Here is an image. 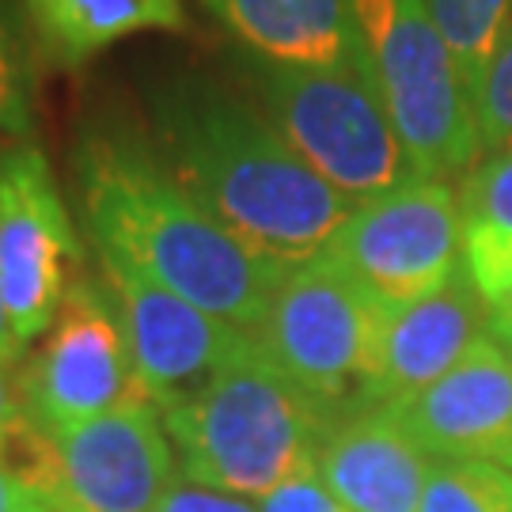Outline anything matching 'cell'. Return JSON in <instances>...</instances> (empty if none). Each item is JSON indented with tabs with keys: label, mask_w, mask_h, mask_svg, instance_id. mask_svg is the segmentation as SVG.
Returning <instances> with one entry per match:
<instances>
[{
	"label": "cell",
	"mask_w": 512,
	"mask_h": 512,
	"mask_svg": "<svg viewBox=\"0 0 512 512\" xmlns=\"http://www.w3.org/2000/svg\"><path fill=\"white\" fill-rule=\"evenodd\" d=\"M73 186L95 255L126 262L243 334L262 330L293 266L232 236L129 122L103 118L80 129Z\"/></svg>",
	"instance_id": "1"
},
{
	"label": "cell",
	"mask_w": 512,
	"mask_h": 512,
	"mask_svg": "<svg viewBox=\"0 0 512 512\" xmlns=\"http://www.w3.org/2000/svg\"><path fill=\"white\" fill-rule=\"evenodd\" d=\"M148 126L167 171L232 236L281 266L323 255L353 213L255 103L213 76L179 69L152 80Z\"/></svg>",
	"instance_id": "2"
},
{
	"label": "cell",
	"mask_w": 512,
	"mask_h": 512,
	"mask_svg": "<svg viewBox=\"0 0 512 512\" xmlns=\"http://www.w3.org/2000/svg\"><path fill=\"white\" fill-rule=\"evenodd\" d=\"M160 418L183 478L266 497L315 467L334 414L300 391L251 334L198 395L160 410Z\"/></svg>",
	"instance_id": "3"
},
{
	"label": "cell",
	"mask_w": 512,
	"mask_h": 512,
	"mask_svg": "<svg viewBox=\"0 0 512 512\" xmlns=\"http://www.w3.org/2000/svg\"><path fill=\"white\" fill-rule=\"evenodd\" d=\"M357 61L406 152L410 179L444 183L482 156L475 99L429 0H349Z\"/></svg>",
	"instance_id": "4"
},
{
	"label": "cell",
	"mask_w": 512,
	"mask_h": 512,
	"mask_svg": "<svg viewBox=\"0 0 512 512\" xmlns=\"http://www.w3.org/2000/svg\"><path fill=\"white\" fill-rule=\"evenodd\" d=\"M255 107L296 156L353 205L410 179L399 133L361 65H270L239 54Z\"/></svg>",
	"instance_id": "5"
},
{
	"label": "cell",
	"mask_w": 512,
	"mask_h": 512,
	"mask_svg": "<svg viewBox=\"0 0 512 512\" xmlns=\"http://www.w3.org/2000/svg\"><path fill=\"white\" fill-rule=\"evenodd\" d=\"M4 459L54 512H152L179 478L164 418L145 395L54 437L31 425Z\"/></svg>",
	"instance_id": "6"
},
{
	"label": "cell",
	"mask_w": 512,
	"mask_h": 512,
	"mask_svg": "<svg viewBox=\"0 0 512 512\" xmlns=\"http://www.w3.org/2000/svg\"><path fill=\"white\" fill-rule=\"evenodd\" d=\"M380 319L384 304H376L327 255H315L277 285L255 338L300 391L342 418L368 406Z\"/></svg>",
	"instance_id": "7"
},
{
	"label": "cell",
	"mask_w": 512,
	"mask_h": 512,
	"mask_svg": "<svg viewBox=\"0 0 512 512\" xmlns=\"http://www.w3.org/2000/svg\"><path fill=\"white\" fill-rule=\"evenodd\" d=\"M323 255L376 304L399 308L463 274V213L448 183L406 179L353 205Z\"/></svg>",
	"instance_id": "8"
},
{
	"label": "cell",
	"mask_w": 512,
	"mask_h": 512,
	"mask_svg": "<svg viewBox=\"0 0 512 512\" xmlns=\"http://www.w3.org/2000/svg\"><path fill=\"white\" fill-rule=\"evenodd\" d=\"M23 403L38 433L54 437L129 403L137 391L126 327L107 281L76 277L42 346L19 368Z\"/></svg>",
	"instance_id": "9"
},
{
	"label": "cell",
	"mask_w": 512,
	"mask_h": 512,
	"mask_svg": "<svg viewBox=\"0 0 512 512\" xmlns=\"http://www.w3.org/2000/svg\"><path fill=\"white\" fill-rule=\"evenodd\" d=\"M80 262L84 247L46 152L31 141L0 152V296L23 349L50 330Z\"/></svg>",
	"instance_id": "10"
},
{
	"label": "cell",
	"mask_w": 512,
	"mask_h": 512,
	"mask_svg": "<svg viewBox=\"0 0 512 512\" xmlns=\"http://www.w3.org/2000/svg\"><path fill=\"white\" fill-rule=\"evenodd\" d=\"M99 270L122 311L137 391L156 410L198 395L251 338L118 258H99Z\"/></svg>",
	"instance_id": "11"
},
{
	"label": "cell",
	"mask_w": 512,
	"mask_h": 512,
	"mask_svg": "<svg viewBox=\"0 0 512 512\" xmlns=\"http://www.w3.org/2000/svg\"><path fill=\"white\" fill-rule=\"evenodd\" d=\"M387 406L429 456L486 459L512 471V353L494 334L437 384Z\"/></svg>",
	"instance_id": "12"
},
{
	"label": "cell",
	"mask_w": 512,
	"mask_h": 512,
	"mask_svg": "<svg viewBox=\"0 0 512 512\" xmlns=\"http://www.w3.org/2000/svg\"><path fill=\"white\" fill-rule=\"evenodd\" d=\"M490 334V304L467 270L414 304L384 308L368 376V406L403 403L437 384Z\"/></svg>",
	"instance_id": "13"
},
{
	"label": "cell",
	"mask_w": 512,
	"mask_h": 512,
	"mask_svg": "<svg viewBox=\"0 0 512 512\" xmlns=\"http://www.w3.org/2000/svg\"><path fill=\"white\" fill-rule=\"evenodd\" d=\"M433 463L391 406H361L330 421L315 471L349 512H418Z\"/></svg>",
	"instance_id": "14"
},
{
	"label": "cell",
	"mask_w": 512,
	"mask_h": 512,
	"mask_svg": "<svg viewBox=\"0 0 512 512\" xmlns=\"http://www.w3.org/2000/svg\"><path fill=\"white\" fill-rule=\"evenodd\" d=\"M239 54L270 65H361L349 0H202Z\"/></svg>",
	"instance_id": "15"
},
{
	"label": "cell",
	"mask_w": 512,
	"mask_h": 512,
	"mask_svg": "<svg viewBox=\"0 0 512 512\" xmlns=\"http://www.w3.org/2000/svg\"><path fill=\"white\" fill-rule=\"evenodd\" d=\"M38 54L76 69L141 31H183V0H23Z\"/></svg>",
	"instance_id": "16"
},
{
	"label": "cell",
	"mask_w": 512,
	"mask_h": 512,
	"mask_svg": "<svg viewBox=\"0 0 512 512\" xmlns=\"http://www.w3.org/2000/svg\"><path fill=\"white\" fill-rule=\"evenodd\" d=\"M463 270L486 304L512 285V148L478 160L459 190Z\"/></svg>",
	"instance_id": "17"
},
{
	"label": "cell",
	"mask_w": 512,
	"mask_h": 512,
	"mask_svg": "<svg viewBox=\"0 0 512 512\" xmlns=\"http://www.w3.org/2000/svg\"><path fill=\"white\" fill-rule=\"evenodd\" d=\"M429 12L437 19L440 35L467 80V92L475 99L482 73L512 16V0H429Z\"/></svg>",
	"instance_id": "18"
},
{
	"label": "cell",
	"mask_w": 512,
	"mask_h": 512,
	"mask_svg": "<svg viewBox=\"0 0 512 512\" xmlns=\"http://www.w3.org/2000/svg\"><path fill=\"white\" fill-rule=\"evenodd\" d=\"M418 512H512V471L486 459H437Z\"/></svg>",
	"instance_id": "19"
},
{
	"label": "cell",
	"mask_w": 512,
	"mask_h": 512,
	"mask_svg": "<svg viewBox=\"0 0 512 512\" xmlns=\"http://www.w3.org/2000/svg\"><path fill=\"white\" fill-rule=\"evenodd\" d=\"M35 133V50L27 23L0 0V137Z\"/></svg>",
	"instance_id": "20"
},
{
	"label": "cell",
	"mask_w": 512,
	"mask_h": 512,
	"mask_svg": "<svg viewBox=\"0 0 512 512\" xmlns=\"http://www.w3.org/2000/svg\"><path fill=\"white\" fill-rule=\"evenodd\" d=\"M475 118L482 152H509L512 148V16L501 31L494 57L482 73L475 92Z\"/></svg>",
	"instance_id": "21"
},
{
	"label": "cell",
	"mask_w": 512,
	"mask_h": 512,
	"mask_svg": "<svg viewBox=\"0 0 512 512\" xmlns=\"http://www.w3.org/2000/svg\"><path fill=\"white\" fill-rule=\"evenodd\" d=\"M258 512H349L338 497L327 490V482L311 467L304 475L289 478L274 494L258 497Z\"/></svg>",
	"instance_id": "22"
},
{
	"label": "cell",
	"mask_w": 512,
	"mask_h": 512,
	"mask_svg": "<svg viewBox=\"0 0 512 512\" xmlns=\"http://www.w3.org/2000/svg\"><path fill=\"white\" fill-rule=\"evenodd\" d=\"M152 512H258V505L251 497L224 494V490H213V486H202V482H190L179 475Z\"/></svg>",
	"instance_id": "23"
},
{
	"label": "cell",
	"mask_w": 512,
	"mask_h": 512,
	"mask_svg": "<svg viewBox=\"0 0 512 512\" xmlns=\"http://www.w3.org/2000/svg\"><path fill=\"white\" fill-rule=\"evenodd\" d=\"M23 365H0V459L16 448V440L31 429L27 403H23Z\"/></svg>",
	"instance_id": "24"
},
{
	"label": "cell",
	"mask_w": 512,
	"mask_h": 512,
	"mask_svg": "<svg viewBox=\"0 0 512 512\" xmlns=\"http://www.w3.org/2000/svg\"><path fill=\"white\" fill-rule=\"evenodd\" d=\"M27 501H35V497L27 494V486H23L19 475L12 471V463L0 459V512H19Z\"/></svg>",
	"instance_id": "25"
},
{
	"label": "cell",
	"mask_w": 512,
	"mask_h": 512,
	"mask_svg": "<svg viewBox=\"0 0 512 512\" xmlns=\"http://www.w3.org/2000/svg\"><path fill=\"white\" fill-rule=\"evenodd\" d=\"M490 327H494V338L505 349H512V285L490 304Z\"/></svg>",
	"instance_id": "26"
},
{
	"label": "cell",
	"mask_w": 512,
	"mask_h": 512,
	"mask_svg": "<svg viewBox=\"0 0 512 512\" xmlns=\"http://www.w3.org/2000/svg\"><path fill=\"white\" fill-rule=\"evenodd\" d=\"M23 346H19L16 330L8 323V311H4V296H0V365H23Z\"/></svg>",
	"instance_id": "27"
},
{
	"label": "cell",
	"mask_w": 512,
	"mask_h": 512,
	"mask_svg": "<svg viewBox=\"0 0 512 512\" xmlns=\"http://www.w3.org/2000/svg\"><path fill=\"white\" fill-rule=\"evenodd\" d=\"M19 512H54V509H46L42 501H27V505H23V509H19Z\"/></svg>",
	"instance_id": "28"
},
{
	"label": "cell",
	"mask_w": 512,
	"mask_h": 512,
	"mask_svg": "<svg viewBox=\"0 0 512 512\" xmlns=\"http://www.w3.org/2000/svg\"><path fill=\"white\" fill-rule=\"evenodd\" d=\"M509 353H512V349H509Z\"/></svg>",
	"instance_id": "29"
}]
</instances>
